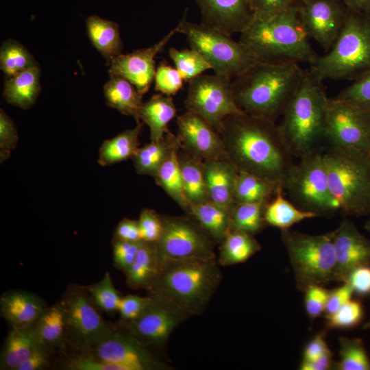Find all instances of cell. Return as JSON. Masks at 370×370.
I'll list each match as a JSON object with an SVG mask.
<instances>
[{"label":"cell","instance_id":"1","mask_svg":"<svg viewBox=\"0 0 370 370\" xmlns=\"http://www.w3.org/2000/svg\"><path fill=\"white\" fill-rule=\"evenodd\" d=\"M228 160L238 171L283 184L294 166L275 121L246 113L227 116L219 131Z\"/></svg>","mask_w":370,"mask_h":370},{"label":"cell","instance_id":"2","mask_svg":"<svg viewBox=\"0 0 370 370\" xmlns=\"http://www.w3.org/2000/svg\"><path fill=\"white\" fill-rule=\"evenodd\" d=\"M304 71L297 63L255 62L232 79L235 102L244 113L275 121L299 88Z\"/></svg>","mask_w":370,"mask_h":370},{"label":"cell","instance_id":"3","mask_svg":"<svg viewBox=\"0 0 370 370\" xmlns=\"http://www.w3.org/2000/svg\"><path fill=\"white\" fill-rule=\"evenodd\" d=\"M240 34L239 42L256 62L310 64L318 56L295 3L273 16L252 18Z\"/></svg>","mask_w":370,"mask_h":370},{"label":"cell","instance_id":"4","mask_svg":"<svg viewBox=\"0 0 370 370\" xmlns=\"http://www.w3.org/2000/svg\"><path fill=\"white\" fill-rule=\"evenodd\" d=\"M216 257L166 259L148 291L175 304L190 316L201 314L221 280Z\"/></svg>","mask_w":370,"mask_h":370},{"label":"cell","instance_id":"5","mask_svg":"<svg viewBox=\"0 0 370 370\" xmlns=\"http://www.w3.org/2000/svg\"><path fill=\"white\" fill-rule=\"evenodd\" d=\"M320 82L308 71L287 104L278 124L281 134L293 157L299 159L319 151L325 137L328 101Z\"/></svg>","mask_w":370,"mask_h":370},{"label":"cell","instance_id":"6","mask_svg":"<svg viewBox=\"0 0 370 370\" xmlns=\"http://www.w3.org/2000/svg\"><path fill=\"white\" fill-rule=\"evenodd\" d=\"M330 190L339 210L348 215L370 214V153L330 144L322 152Z\"/></svg>","mask_w":370,"mask_h":370},{"label":"cell","instance_id":"7","mask_svg":"<svg viewBox=\"0 0 370 370\" xmlns=\"http://www.w3.org/2000/svg\"><path fill=\"white\" fill-rule=\"evenodd\" d=\"M350 10L332 47L317 56L308 71L318 81L352 79L370 70V17Z\"/></svg>","mask_w":370,"mask_h":370},{"label":"cell","instance_id":"8","mask_svg":"<svg viewBox=\"0 0 370 370\" xmlns=\"http://www.w3.org/2000/svg\"><path fill=\"white\" fill-rule=\"evenodd\" d=\"M281 238L299 291L333 280L336 258L331 232L310 235L284 230H281Z\"/></svg>","mask_w":370,"mask_h":370},{"label":"cell","instance_id":"9","mask_svg":"<svg viewBox=\"0 0 370 370\" xmlns=\"http://www.w3.org/2000/svg\"><path fill=\"white\" fill-rule=\"evenodd\" d=\"M176 27L177 33L186 36L190 47L206 59L217 75L233 79L256 62L239 40L202 23L189 22L186 15Z\"/></svg>","mask_w":370,"mask_h":370},{"label":"cell","instance_id":"10","mask_svg":"<svg viewBox=\"0 0 370 370\" xmlns=\"http://www.w3.org/2000/svg\"><path fill=\"white\" fill-rule=\"evenodd\" d=\"M284 189L299 208L319 216L339 210L328 186L322 152L317 151L300 159L289 172Z\"/></svg>","mask_w":370,"mask_h":370},{"label":"cell","instance_id":"11","mask_svg":"<svg viewBox=\"0 0 370 370\" xmlns=\"http://www.w3.org/2000/svg\"><path fill=\"white\" fill-rule=\"evenodd\" d=\"M60 301L65 314L66 339L81 352L92 348L113 330L97 310L86 289L71 287Z\"/></svg>","mask_w":370,"mask_h":370},{"label":"cell","instance_id":"12","mask_svg":"<svg viewBox=\"0 0 370 370\" xmlns=\"http://www.w3.org/2000/svg\"><path fill=\"white\" fill-rule=\"evenodd\" d=\"M231 83V79L215 73L190 79L184 100L186 110L199 114L219 132L227 116L244 113L235 102Z\"/></svg>","mask_w":370,"mask_h":370},{"label":"cell","instance_id":"13","mask_svg":"<svg viewBox=\"0 0 370 370\" xmlns=\"http://www.w3.org/2000/svg\"><path fill=\"white\" fill-rule=\"evenodd\" d=\"M161 216L163 232L157 242L161 262L171 258L216 257V243L192 217Z\"/></svg>","mask_w":370,"mask_h":370},{"label":"cell","instance_id":"14","mask_svg":"<svg viewBox=\"0 0 370 370\" xmlns=\"http://www.w3.org/2000/svg\"><path fill=\"white\" fill-rule=\"evenodd\" d=\"M325 137L329 144L370 153V110L358 108L336 98H329Z\"/></svg>","mask_w":370,"mask_h":370},{"label":"cell","instance_id":"15","mask_svg":"<svg viewBox=\"0 0 370 370\" xmlns=\"http://www.w3.org/2000/svg\"><path fill=\"white\" fill-rule=\"evenodd\" d=\"M151 300L137 319L121 326L145 345L164 346L173 330L190 315L168 299L150 294Z\"/></svg>","mask_w":370,"mask_h":370},{"label":"cell","instance_id":"16","mask_svg":"<svg viewBox=\"0 0 370 370\" xmlns=\"http://www.w3.org/2000/svg\"><path fill=\"white\" fill-rule=\"evenodd\" d=\"M121 370H164L169 366L153 356L147 345L124 329H113L88 351Z\"/></svg>","mask_w":370,"mask_h":370},{"label":"cell","instance_id":"17","mask_svg":"<svg viewBox=\"0 0 370 370\" xmlns=\"http://www.w3.org/2000/svg\"><path fill=\"white\" fill-rule=\"evenodd\" d=\"M180 148L193 158L228 160L219 133L199 114L189 110L177 119Z\"/></svg>","mask_w":370,"mask_h":370},{"label":"cell","instance_id":"18","mask_svg":"<svg viewBox=\"0 0 370 370\" xmlns=\"http://www.w3.org/2000/svg\"><path fill=\"white\" fill-rule=\"evenodd\" d=\"M304 26L309 36L327 52L338 38L347 12L340 0H299Z\"/></svg>","mask_w":370,"mask_h":370},{"label":"cell","instance_id":"19","mask_svg":"<svg viewBox=\"0 0 370 370\" xmlns=\"http://www.w3.org/2000/svg\"><path fill=\"white\" fill-rule=\"evenodd\" d=\"M177 27L171 30L152 46L138 49L129 53H121L110 62V75L121 76L130 82L143 95L154 81L155 58L161 52L175 34Z\"/></svg>","mask_w":370,"mask_h":370},{"label":"cell","instance_id":"20","mask_svg":"<svg viewBox=\"0 0 370 370\" xmlns=\"http://www.w3.org/2000/svg\"><path fill=\"white\" fill-rule=\"evenodd\" d=\"M331 233L336 258L333 280L343 283L354 269L370 265V240L347 219Z\"/></svg>","mask_w":370,"mask_h":370},{"label":"cell","instance_id":"21","mask_svg":"<svg viewBox=\"0 0 370 370\" xmlns=\"http://www.w3.org/2000/svg\"><path fill=\"white\" fill-rule=\"evenodd\" d=\"M202 23L229 36L242 33L253 18L250 0H195Z\"/></svg>","mask_w":370,"mask_h":370},{"label":"cell","instance_id":"22","mask_svg":"<svg viewBox=\"0 0 370 370\" xmlns=\"http://www.w3.org/2000/svg\"><path fill=\"white\" fill-rule=\"evenodd\" d=\"M46 308L41 298L24 291L7 292L0 299L1 314L12 327H33Z\"/></svg>","mask_w":370,"mask_h":370},{"label":"cell","instance_id":"23","mask_svg":"<svg viewBox=\"0 0 370 370\" xmlns=\"http://www.w3.org/2000/svg\"><path fill=\"white\" fill-rule=\"evenodd\" d=\"M203 168L210 200L223 207L232 208L238 170L228 160H206Z\"/></svg>","mask_w":370,"mask_h":370},{"label":"cell","instance_id":"24","mask_svg":"<svg viewBox=\"0 0 370 370\" xmlns=\"http://www.w3.org/2000/svg\"><path fill=\"white\" fill-rule=\"evenodd\" d=\"M176 108L171 96L153 95L143 102L136 119L145 123L150 131L151 141L158 140L169 132L168 125L176 115Z\"/></svg>","mask_w":370,"mask_h":370},{"label":"cell","instance_id":"25","mask_svg":"<svg viewBox=\"0 0 370 370\" xmlns=\"http://www.w3.org/2000/svg\"><path fill=\"white\" fill-rule=\"evenodd\" d=\"M161 269L157 243L143 241L130 269L125 273L127 285L149 291Z\"/></svg>","mask_w":370,"mask_h":370},{"label":"cell","instance_id":"26","mask_svg":"<svg viewBox=\"0 0 370 370\" xmlns=\"http://www.w3.org/2000/svg\"><path fill=\"white\" fill-rule=\"evenodd\" d=\"M86 27L90 42L110 65L111 60L122 53L119 25L97 15H90L86 20Z\"/></svg>","mask_w":370,"mask_h":370},{"label":"cell","instance_id":"27","mask_svg":"<svg viewBox=\"0 0 370 370\" xmlns=\"http://www.w3.org/2000/svg\"><path fill=\"white\" fill-rule=\"evenodd\" d=\"M40 76V67L36 66L9 77L3 92L5 99L13 106L29 108L41 90Z\"/></svg>","mask_w":370,"mask_h":370},{"label":"cell","instance_id":"28","mask_svg":"<svg viewBox=\"0 0 370 370\" xmlns=\"http://www.w3.org/2000/svg\"><path fill=\"white\" fill-rule=\"evenodd\" d=\"M106 104L124 115L137 117L143 103V95L125 78L110 75L103 86Z\"/></svg>","mask_w":370,"mask_h":370},{"label":"cell","instance_id":"29","mask_svg":"<svg viewBox=\"0 0 370 370\" xmlns=\"http://www.w3.org/2000/svg\"><path fill=\"white\" fill-rule=\"evenodd\" d=\"M232 208H225L212 201L191 206L186 213L192 217L215 243H221L230 231Z\"/></svg>","mask_w":370,"mask_h":370},{"label":"cell","instance_id":"30","mask_svg":"<svg viewBox=\"0 0 370 370\" xmlns=\"http://www.w3.org/2000/svg\"><path fill=\"white\" fill-rule=\"evenodd\" d=\"M177 146L176 135L169 131L162 138L139 147L132 158L136 173L154 177L171 151Z\"/></svg>","mask_w":370,"mask_h":370},{"label":"cell","instance_id":"31","mask_svg":"<svg viewBox=\"0 0 370 370\" xmlns=\"http://www.w3.org/2000/svg\"><path fill=\"white\" fill-rule=\"evenodd\" d=\"M136 120L135 127L126 130L102 143L98 158L100 165L108 166L133 158L140 147L139 138L143 130L140 120Z\"/></svg>","mask_w":370,"mask_h":370},{"label":"cell","instance_id":"32","mask_svg":"<svg viewBox=\"0 0 370 370\" xmlns=\"http://www.w3.org/2000/svg\"><path fill=\"white\" fill-rule=\"evenodd\" d=\"M38 345L33 327H12L1 352V369L16 370Z\"/></svg>","mask_w":370,"mask_h":370},{"label":"cell","instance_id":"33","mask_svg":"<svg viewBox=\"0 0 370 370\" xmlns=\"http://www.w3.org/2000/svg\"><path fill=\"white\" fill-rule=\"evenodd\" d=\"M38 343L47 349L60 346L66 339V321L61 301L47 307L33 326Z\"/></svg>","mask_w":370,"mask_h":370},{"label":"cell","instance_id":"34","mask_svg":"<svg viewBox=\"0 0 370 370\" xmlns=\"http://www.w3.org/2000/svg\"><path fill=\"white\" fill-rule=\"evenodd\" d=\"M178 160L184 190L190 207L210 200L206 182L203 162L197 160L180 148Z\"/></svg>","mask_w":370,"mask_h":370},{"label":"cell","instance_id":"35","mask_svg":"<svg viewBox=\"0 0 370 370\" xmlns=\"http://www.w3.org/2000/svg\"><path fill=\"white\" fill-rule=\"evenodd\" d=\"M283 184L245 172L238 171L234 189L235 203L270 201Z\"/></svg>","mask_w":370,"mask_h":370},{"label":"cell","instance_id":"36","mask_svg":"<svg viewBox=\"0 0 370 370\" xmlns=\"http://www.w3.org/2000/svg\"><path fill=\"white\" fill-rule=\"evenodd\" d=\"M283 187H280L273 198L268 203L264 211L267 225L276 227L281 230H288L293 225L319 215L297 208L283 196Z\"/></svg>","mask_w":370,"mask_h":370},{"label":"cell","instance_id":"37","mask_svg":"<svg viewBox=\"0 0 370 370\" xmlns=\"http://www.w3.org/2000/svg\"><path fill=\"white\" fill-rule=\"evenodd\" d=\"M220 244L217 261L223 266L243 263L261 249L252 235L241 231H230Z\"/></svg>","mask_w":370,"mask_h":370},{"label":"cell","instance_id":"38","mask_svg":"<svg viewBox=\"0 0 370 370\" xmlns=\"http://www.w3.org/2000/svg\"><path fill=\"white\" fill-rule=\"evenodd\" d=\"M179 148L177 146L171 151L154 178L156 183L187 213L190 205L184 190L178 160Z\"/></svg>","mask_w":370,"mask_h":370},{"label":"cell","instance_id":"39","mask_svg":"<svg viewBox=\"0 0 370 370\" xmlns=\"http://www.w3.org/2000/svg\"><path fill=\"white\" fill-rule=\"evenodd\" d=\"M269 201L235 203L232 208L230 231H241L252 236L267 225L264 211Z\"/></svg>","mask_w":370,"mask_h":370},{"label":"cell","instance_id":"40","mask_svg":"<svg viewBox=\"0 0 370 370\" xmlns=\"http://www.w3.org/2000/svg\"><path fill=\"white\" fill-rule=\"evenodd\" d=\"M38 66L28 49L14 40L3 42L0 49V67L8 77L29 68Z\"/></svg>","mask_w":370,"mask_h":370},{"label":"cell","instance_id":"41","mask_svg":"<svg viewBox=\"0 0 370 370\" xmlns=\"http://www.w3.org/2000/svg\"><path fill=\"white\" fill-rule=\"evenodd\" d=\"M340 360L336 367L340 370H370V360L360 338H340Z\"/></svg>","mask_w":370,"mask_h":370},{"label":"cell","instance_id":"42","mask_svg":"<svg viewBox=\"0 0 370 370\" xmlns=\"http://www.w3.org/2000/svg\"><path fill=\"white\" fill-rule=\"evenodd\" d=\"M169 55L184 81L188 82L201 75L204 71L212 69L206 59L198 51L191 48L178 50L171 47L169 50Z\"/></svg>","mask_w":370,"mask_h":370},{"label":"cell","instance_id":"43","mask_svg":"<svg viewBox=\"0 0 370 370\" xmlns=\"http://www.w3.org/2000/svg\"><path fill=\"white\" fill-rule=\"evenodd\" d=\"M95 306L106 313H112L119 310L121 300L119 292L115 288L111 277L106 272L103 278L86 288Z\"/></svg>","mask_w":370,"mask_h":370},{"label":"cell","instance_id":"44","mask_svg":"<svg viewBox=\"0 0 370 370\" xmlns=\"http://www.w3.org/2000/svg\"><path fill=\"white\" fill-rule=\"evenodd\" d=\"M335 98L358 108L370 110V70L356 78Z\"/></svg>","mask_w":370,"mask_h":370},{"label":"cell","instance_id":"45","mask_svg":"<svg viewBox=\"0 0 370 370\" xmlns=\"http://www.w3.org/2000/svg\"><path fill=\"white\" fill-rule=\"evenodd\" d=\"M361 303L350 299L332 314L325 316L329 329H349L358 325L363 317Z\"/></svg>","mask_w":370,"mask_h":370},{"label":"cell","instance_id":"46","mask_svg":"<svg viewBox=\"0 0 370 370\" xmlns=\"http://www.w3.org/2000/svg\"><path fill=\"white\" fill-rule=\"evenodd\" d=\"M183 78L175 67L165 61L160 62L156 68L154 82L155 90L162 94L172 96L183 86Z\"/></svg>","mask_w":370,"mask_h":370},{"label":"cell","instance_id":"47","mask_svg":"<svg viewBox=\"0 0 370 370\" xmlns=\"http://www.w3.org/2000/svg\"><path fill=\"white\" fill-rule=\"evenodd\" d=\"M140 238L145 242L157 243L163 232L162 216L150 208H143L138 220Z\"/></svg>","mask_w":370,"mask_h":370},{"label":"cell","instance_id":"48","mask_svg":"<svg viewBox=\"0 0 370 370\" xmlns=\"http://www.w3.org/2000/svg\"><path fill=\"white\" fill-rule=\"evenodd\" d=\"M18 140L16 125L2 109L0 110V162L10 156Z\"/></svg>","mask_w":370,"mask_h":370},{"label":"cell","instance_id":"49","mask_svg":"<svg viewBox=\"0 0 370 370\" xmlns=\"http://www.w3.org/2000/svg\"><path fill=\"white\" fill-rule=\"evenodd\" d=\"M143 241H127L113 239V258L115 267L125 273L132 264Z\"/></svg>","mask_w":370,"mask_h":370},{"label":"cell","instance_id":"50","mask_svg":"<svg viewBox=\"0 0 370 370\" xmlns=\"http://www.w3.org/2000/svg\"><path fill=\"white\" fill-rule=\"evenodd\" d=\"M66 367L71 370H121V367L110 363L89 352L74 355L66 362Z\"/></svg>","mask_w":370,"mask_h":370},{"label":"cell","instance_id":"51","mask_svg":"<svg viewBox=\"0 0 370 370\" xmlns=\"http://www.w3.org/2000/svg\"><path fill=\"white\" fill-rule=\"evenodd\" d=\"M151 300V296L141 297L129 294L121 298L119 312L122 321L137 319L145 310Z\"/></svg>","mask_w":370,"mask_h":370},{"label":"cell","instance_id":"52","mask_svg":"<svg viewBox=\"0 0 370 370\" xmlns=\"http://www.w3.org/2000/svg\"><path fill=\"white\" fill-rule=\"evenodd\" d=\"M329 291L321 285L310 286L305 291V308L310 318H317L325 312Z\"/></svg>","mask_w":370,"mask_h":370},{"label":"cell","instance_id":"53","mask_svg":"<svg viewBox=\"0 0 370 370\" xmlns=\"http://www.w3.org/2000/svg\"><path fill=\"white\" fill-rule=\"evenodd\" d=\"M294 3L295 0H250L254 19H264L273 16Z\"/></svg>","mask_w":370,"mask_h":370},{"label":"cell","instance_id":"54","mask_svg":"<svg viewBox=\"0 0 370 370\" xmlns=\"http://www.w3.org/2000/svg\"><path fill=\"white\" fill-rule=\"evenodd\" d=\"M346 282L357 295L360 296L370 295V265L360 266L354 269Z\"/></svg>","mask_w":370,"mask_h":370},{"label":"cell","instance_id":"55","mask_svg":"<svg viewBox=\"0 0 370 370\" xmlns=\"http://www.w3.org/2000/svg\"><path fill=\"white\" fill-rule=\"evenodd\" d=\"M354 291L348 282H343V285L329 291L325 305V316L332 314L345 303L352 299Z\"/></svg>","mask_w":370,"mask_h":370},{"label":"cell","instance_id":"56","mask_svg":"<svg viewBox=\"0 0 370 370\" xmlns=\"http://www.w3.org/2000/svg\"><path fill=\"white\" fill-rule=\"evenodd\" d=\"M114 239L127 241H142L138 221L123 219L115 229Z\"/></svg>","mask_w":370,"mask_h":370},{"label":"cell","instance_id":"57","mask_svg":"<svg viewBox=\"0 0 370 370\" xmlns=\"http://www.w3.org/2000/svg\"><path fill=\"white\" fill-rule=\"evenodd\" d=\"M325 340V332L317 334L306 346L303 360L311 361L330 352Z\"/></svg>","mask_w":370,"mask_h":370},{"label":"cell","instance_id":"58","mask_svg":"<svg viewBox=\"0 0 370 370\" xmlns=\"http://www.w3.org/2000/svg\"><path fill=\"white\" fill-rule=\"evenodd\" d=\"M47 349L38 345L16 370H39L47 367L49 362Z\"/></svg>","mask_w":370,"mask_h":370},{"label":"cell","instance_id":"59","mask_svg":"<svg viewBox=\"0 0 370 370\" xmlns=\"http://www.w3.org/2000/svg\"><path fill=\"white\" fill-rule=\"evenodd\" d=\"M332 352H328L319 358L311 360L306 361L302 360L300 369L301 370H326L330 369L332 365Z\"/></svg>","mask_w":370,"mask_h":370},{"label":"cell","instance_id":"60","mask_svg":"<svg viewBox=\"0 0 370 370\" xmlns=\"http://www.w3.org/2000/svg\"><path fill=\"white\" fill-rule=\"evenodd\" d=\"M347 7L359 13H370V0H342Z\"/></svg>","mask_w":370,"mask_h":370},{"label":"cell","instance_id":"61","mask_svg":"<svg viewBox=\"0 0 370 370\" xmlns=\"http://www.w3.org/2000/svg\"><path fill=\"white\" fill-rule=\"evenodd\" d=\"M365 229L370 232V219L365 224Z\"/></svg>","mask_w":370,"mask_h":370},{"label":"cell","instance_id":"62","mask_svg":"<svg viewBox=\"0 0 370 370\" xmlns=\"http://www.w3.org/2000/svg\"><path fill=\"white\" fill-rule=\"evenodd\" d=\"M363 329H370V321L364 325Z\"/></svg>","mask_w":370,"mask_h":370}]
</instances>
